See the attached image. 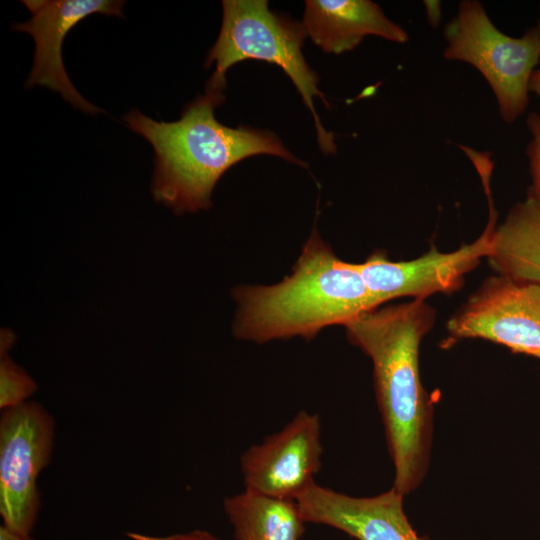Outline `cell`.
Returning <instances> with one entry per match:
<instances>
[{
	"label": "cell",
	"mask_w": 540,
	"mask_h": 540,
	"mask_svg": "<svg viewBox=\"0 0 540 540\" xmlns=\"http://www.w3.org/2000/svg\"><path fill=\"white\" fill-rule=\"evenodd\" d=\"M536 30H537V32H538L539 39H540V18H539V20H538V24H537V26H536Z\"/></svg>",
	"instance_id": "44dd1931"
},
{
	"label": "cell",
	"mask_w": 540,
	"mask_h": 540,
	"mask_svg": "<svg viewBox=\"0 0 540 540\" xmlns=\"http://www.w3.org/2000/svg\"><path fill=\"white\" fill-rule=\"evenodd\" d=\"M435 321V310L413 299L363 313L346 328L349 341L373 364L376 396L395 467L393 488L413 490L426 470L431 406L419 374V346Z\"/></svg>",
	"instance_id": "6da1fadb"
},
{
	"label": "cell",
	"mask_w": 540,
	"mask_h": 540,
	"mask_svg": "<svg viewBox=\"0 0 540 540\" xmlns=\"http://www.w3.org/2000/svg\"><path fill=\"white\" fill-rule=\"evenodd\" d=\"M224 99L223 93L206 91L187 104L181 118L174 122L155 121L137 109L123 118L131 130L152 145L155 169L151 191L156 202L174 213L209 208L218 180L248 157L270 154L306 166L275 134L220 123L214 111Z\"/></svg>",
	"instance_id": "7a4b0ae2"
},
{
	"label": "cell",
	"mask_w": 540,
	"mask_h": 540,
	"mask_svg": "<svg viewBox=\"0 0 540 540\" xmlns=\"http://www.w3.org/2000/svg\"><path fill=\"white\" fill-rule=\"evenodd\" d=\"M219 36L210 49L205 67L215 64L206 91L223 93L226 72L243 60H262L278 65L291 78L314 118L317 139L324 154L335 153L332 133L322 126L313 104L318 96V76L308 66L302 53L307 35L302 24L269 10L266 0H224Z\"/></svg>",
	"instance_id": "277c9868"
},
{
	"label": "cell",
	"mask_w": 540,
	"mask_h": 540,
	"mask_svg": "<svg viewBox=\"0 0 540 540\" xmlns=\"http://www.w3.org/2000/svg\"><path fill=\"white\" fill-rule=\"evenodd\" d=\"M234 335L265 343L275 339H311L322 329L344 325L381 305L365 283L357 263L346 262L314 229L292 273L281 282L238 286Z\"/></svg>",
	"instance_id": "3957f363"
},
{
	"label": "cell",
	"mask_w": 540,
	"mask_h": 540,
	"mask_svg": "<svg viewBox=\"0 0 540 540\" xmlns=\"http://www.w3.org/2000/svg\"><path fill=\"white\" fill-rule=\"evenodd\" d=\"M444 58L469 63L491 87L504 121L513 123L526 110L529 85L540 59L535 28L521 37L498 30L479 1L464 0L457 15L445 26Z\"/></svg>",
	"instance_id": "5b68a950"
},
{
	"label": "cell",
	"mask_w": 540,
	"mask_h": 540,
	"mask_svg": "<svg viewBox=\"0 0 540 540\" xmlns=\"http://www.w3.org/2000/svg\"><path fill=\"white\" fill-rule=\"evenodd\" d=\"M317 414L299 412L282 430L241 458L246 490L295 501L314 482L322 445Z\"/></svg>",
	"instance_id": "9c48e42d"
},
{
	"label": "cell",
	"mask_w": 540,
	"mask_h": 540,
	"mask_svg": "<svg viewBox=\"0 0 540 540\" xmlns=\"http://www.w3.org/2000/svg\"><path fill=\"white\" fill-rule=\"evenodd\" d=\"M530 92L537 94L540 97V67L533 72L529 85Z\"/></svg>",
	"instance_id": "ffe728a7"
},
{
	"label": "cell",
	"mask_w": 540,
	"mask_h": 540,
	"mask_svg": "<svg viewBox=\"0 0 540 540\" xmlns=\"http://www.w3.org/2000/svg\"><path fill=\"white\" fill-rule=\"evenodd\" d=\"M446 328L454 340L480 338L540 359V284L491 276Z\"/></svg>",
	"instance_id": "ba28073f"
},
{
	"label": "cell",
	"mask_w": 540,
	"mask_h": 540,
	"mask_svg": "<svg viewBox=\"0 0 540 540\" xmlns=\"http://www.w3.org/2000/svg\"><path fill=\"white\" fill-rule=\"evenodd\" d=\"M324 52L351 51L368 35L405 43L407 32L369 0H307L302 23Z\"/></svg>",
	"instance_id": "7c38bea8"
},
{
	"label": "cell",
	"mask_w": 540,
	"mask_h": 540,
	"mask_svg": "<svg viewBox=\"0 0 540 540\" xmlns=\"http://www.w3.org/2000/svg\"><path fill=\"white\" fill-rule=\"evenodd\" d=\"M128 536L133 540H220L206 531H192L186 534H174L169 536H151L140 533H129Z\"/></svg>",
	"instance_id": "e0dca14e"
},
{
	"label": "cell",
	"mask_w": 540,
	"mask_h": 540,
	"mask_svg": "<svg viewBox=\"0 0 540 540\" xmlns=\"http://www.w3.org/2000/svg\"><path fill=\"white\" fill-rule=\"evenodd\" d=\"M497 275L540 284V204L527 196L496 227L487 257Z\"/></svg>",
	"instance_id": "4fadbf2b"
},
{
	"label": "cell",
	"mask_w": 540,
	"mask_h": 540,
	"mask_svg": "<svg viewBox=\"0 0 540 540\" xmlns=\"http://www.w3.org/2000/svg\"><path fill=\"white\" fill-rule=\"evenodd\" d=\"M236 540H300L305 521L297 503L246 490L224 501Z\"/></svg>",
	"instance_id": "5bb4252c"
},
{
	"label": "cell",
	"mask_w": 540,
	"mask_h": 540,
	"mask_svg": "<svg viewBox=\"0 0 540 540\" xmlns=\"http://www.w3.org/2000/svg\"><path fill=\"white\" fill-rule=\"evenodd\" d=\"M21 3L31 12V18L12 28L30 34L35 42L34 62L25 86L47 87L85 113L103 112L82 97L70 81L62 60V44L68 32L89 15L122 16L124 1L23 0Z\"/></svg>",
	"instance_id": "30bf717a"
},
{
	"label": "cell",
	"mask_w": 540,
	"mask_h": 540,
	"mask_svg": "<svg viewBox=\"0 0 540 540\" xmlns=\"http://www.w3.org/2000/svg\"><path fill=\"white\" fill-rule=\"evenodd\" d=\"M423 3L429 24L437 27L441 19V3L439 1H424Z\"/></svg>",
	"instance_id": "ac0fdd59"
},
{
	"label": "cell",
	"mask_w": 540,
	"mask_h": 540,
	"mask_svg": "<svg viewBox=\"0 0 540 540\" xmlns=\"http://www.w3.org/2000/svg\"><path fill=\"white\" fill-rule=\"evenodd\" d=\"M0 540H33L29 534L16 532L6 526L0 528Z\"/></svg>",
	"instance_id": "d6986e66"
},
{
	"label": "cell",
	"mask_w": 540,
	"mask_h": 540,
	"mask_svg": "<svg viewBox=\"0 0 540 540\" xmlns=\"http://www.w3.org/2000/svg\"><path fill=\"white\" fill-rule=\"evenodd\" d=\"M305 522L341 530L357 540H427L410 524L403 495L393 487L353 497L313 483L295 500Z\"/></svg>",
	"instance_id": "8fae6325"
},
{
	"label": "cell",
	"mask_w": 540,
	"mask_h": 540,
	"mask_svg": "<svg viewBox=\"0 0 540 540\" xmlns=\"http://www.w3.org/2000/svg\"><path fill=\"white\" fill-rule=\"evenodd\" d=\"M52 417L39 404L4 409L0 420V514L4 526L32 530L38 510L37 478L50 459Z\"/></svg>",
	"instance_id": "52a82bcc"
},
{
	"label": "cell",
	"mask_w": 540,
	"mask_h": 540,
	"mask_svg": "<svg viewBox=\"0 0 540 540\" xmlns=\"http://www.w3.org/2000/svg\"><path fill=\"white\" fill-rule=\"evenodd\" d=\"M468 158L481 178L488 201L486 227L472 243L452 252H441L432 246L420 257L408 261H393L375 252L357 263L365 283L382 304L402 297L424 300L437 293H453L463 286L465 276L489 256L498 219L490 187L493 162L489 153L476 150L470 151Z\"/></svg>",
	"instance_id": "8992f818"
},
{
	"label": "cell",
	"mask_w": 540,
	"mask_h": 540,
	"mask_svg": "<svg viewBox=\"0 0 540 540\" xmlns=\"http://www.w3.org/2000/svg\"><path fill=\"white\" fill-rule=\"evenodd\" d=\"M527 125L532 135L526 150L532 177L528 196L540 204V116L537 113L529 114Z\"/></svg>",
	"instance_id": "2e32d148"
},
{
	"label": "cell",
	"mask_w": 540,
	"mask_h": 540,
	"mask_svg": "<svg viewBox=\"0 0 540 540\" xmlns=\"http://www.w3.org/2000/svg\"><path fill=\"white\" fill-rule=\"evenodd\" d=\"M37 389L35 381L7 354L0 358V407L7 409L23 404Z\"/></svg>",
	"instance_id": "9a60e30c"
}]
</instances>
